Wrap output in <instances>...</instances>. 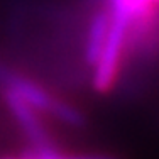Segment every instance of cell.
<instances>
[{
    "mask_svg": "<svg viewBox=\"0 0 159 159\" xmlns=\"http://www.w3.org/2000/svg\"><path fill=\"white\" fill-rule=\"evenodd\" d=\"M112 22L108 29V37L103 46L98 61L95 63V73H93V88L98 93H107L115 86L117 76L120 70L124 49L127 46L129 34V17L120 12H110Z\"/></svg>",
    "mask_w": 159,
    "mask_h": 159,
    "instance_id": "cell-1",
    "label": "cell"
},
{
    "mask_svg": "<svg viewBox=\"0 0 159 159\" xmlns=\"http://www.w3.org/2000/svg\"><path fill=\"white\" fill-rule=\"evenodd\" d=\"M3 80H5V85L9 88L17 92L37 112L48 113V115L54 117L56 120H61L63 124H68V125H81L83 124V117L78 108H75L68 102L59 100L58 97L51 95L41 85L14 73H7Z\"/></svg>",
    "mask_w": 159,
    "mask_h": 159,
    "instance_id": "cell-2",
    "label": "cell"
},
{
    "mask_svg": "<svg viewBox=\"0 0 159 159\" xmlns=\"http://www.w3.org/2000/svg\"><path fill=\"white\" fill-rule=\"evenodd\" d=\"M3 95H5L7 107L12 112V117L16 119L19 129L31 146L29 149H46L54 146L46 125L41 120V112H37L31 103H27L17 92H14L9 86L5 88Z\"/></svg>",
    "mask_w": 159,
    "mask_h": 159,
    "instance_id": "cell-3",
    "label": "cell"
},
{
    "mask_svg": "<svg viewBox=\"0 0 159 159\" xmlns=\"http://www.w3.org/2000/svg\"><path fill=\"white\" fill-rule=\"evenodd\" d=\"M110 22H112V16L110 12H105V10L95 14L92 19V24H90V29H88V37H86V61L92 66H95V63L98 61L102 51H103V46L108 37Z\"/></svg>",
    "mask_w": 159,
    "mask_h": 159,
    "instance_id": "cell-4",
    "label": "cell"
},
{
    "mask_svg": "<svg viewBox=\"0 0 159 159\" xmlns=\"http://www.w3.org/2000/svg\"><path fill=\"white\" fill-rule=\"evenodd\" d=\"M20 159H119L108 154H73V152H63L56 146L46 147V149H29L25 151Z\"/></svg>",
    "mask_w": 159,
    "mask_h": 159,
    "instance_id": "cell-5",
    "label": "cell"
},
{
    "mask_svg": "<svg viewBox=\"0 0 159 159\" xmlns=\"http://www.w3.org/2000/svg\"><path fill=\"white\" fill-rule=\"evenodd\" d=\"M0 159H20V157H10V156H7V157H0Z\"/></svg>",
    "mask_w": 159,
    "mask_h": 159,
    "instance_id": "cell-6",
    "label": "cell"
},
{
    "mask_svg": "<svg viewBox=\"0 0 159 159\" xmlns=\"http://www.w3.org/2000/svg\"><path fill=\"white\" fill-rule=\"evenodd\" d=\"M152 2H154V3H156V5H157V3H159V0H152Z\"/></svg>",
    "mask_w": 159,
    "mask_h": 159,
    "instance_id": "cell-7",
    "label": "cell"
}]
</instances>
